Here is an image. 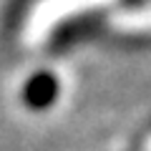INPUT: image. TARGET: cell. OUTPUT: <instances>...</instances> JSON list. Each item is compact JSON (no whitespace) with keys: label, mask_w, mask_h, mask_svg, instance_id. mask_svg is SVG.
<instances>
[{"label":"cell","mask_w":151,"mask_h":151,"mask_svg":"<svg viewBox=\"0 0 151 151\" xmlns=\"http://www.w3.org/2000/svg\"><path fill=\"white\" fill-rule=\"evenodd\" d=\"M50 98H53V78H35L28 86V103L45 106Z\"/></svg>","instance_id":"1"}]
</instances>
